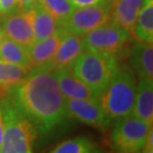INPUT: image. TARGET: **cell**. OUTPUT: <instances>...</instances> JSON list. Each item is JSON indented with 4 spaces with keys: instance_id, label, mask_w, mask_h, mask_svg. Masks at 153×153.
I'll return each mask as SVG.
<instances>
[{
    "instance_id": "6da1fadb",
    "label": "cell",
    "mask_w": 153,
    "mask_h": 153,
    "mask_svg": "<svg viewBox=\"0 0 153 153\" xmlns=\"http://www.w3.org/2000/svg\"><path fill=\"white\" fill-rule=\"evenodd\" d=\"M10 99L40 132H47L67 117L66 99L53 72H35L10 88Z\"/></svg>"
},
{
    "instance_id": "7a4b0ae2",
    "label": "cell",
    "mask_w": 153,
    "mask_h": 153,
    "mask_svg": "<svg viewBox=\"0 0 153 153\" xmlns=\"http://www.w3.org/2000/svg\"><path fill=\"white\" fill-rule=\"evenodd\" d=\"M4 116V133L0 153L33 152L38 129L10 97L0 100Z\"/></svg>"
},
{
    "instance_id": "3957f363",
    "label": "cell",
    "mask_w": 153,
    "mask_h": 153,
    "mask_svg": "<svg viewBox=\"0 0 153 153\" xmlns=\"http://www.w3.org/2000/svg\"><path fill=\"white\" fill-rule=\"evenodd\" d=\"M136 87V76L129 67L117 66L108 85L99 96L100 106L111 120L132 114Z\"/></svg>"
},
{
    "instance_id": "277c9868",
    "label": "cell",
    "mask_w": 153,
    "mask_h": 153,
    "mask_svg": "<svg viewBox=\"0 0 153 153\" xmlns=\"http://www.w3.org/2000/svg\"><path fill=\"white\" fill-rule=\"evenodd\" d=\"M117 66V59L114 55L85 50L71 70L99 97L108 85Z\"/></svg>"
},
{
    "instance_id": "5b68a950",
    "label": "cell",
    "mask_w": 153,
    "mask_h": 153,
    "mask_svg": "<svg viewBox=\"0 0 153 153\" xmlns=\"http://www.w3.org/2000/svg\"><path fill=\"white\" fill-rule=\"evenodd\" d=\"M151 126L133 114L114 119L111 131L112 147L115 151L122 153L141 152Z\"/></svg>"
},
{
    "instance_id": "8992f818",
    "label": "cell",
    "mask_w": 153,
    "mask_h": 153,
    "mask_svg": "<svg viewBox=\"0 0 153 153\" xmlns=\"http://www.w3.org/2000/svg\"><path fill=\"white\" fill-rule=\"evenodd\" d=\"M111 5L112 0H105L97 5L75 8L74 11L60 23V30L84 36L111 21Z\"/></svg>"
},
{
    "instance_id": "52a82bcc",
    "label": "cell",
    "mask_w": 153,
    "mask_h": 153,
    "mask_svg": "<svg viewBox=\"0 0 153 153\" xmlns=\"http://www.w3.org/2000/svg\"><path fill=\"white\" fill-rule=\"evenodd\" d=\"M130 34L111 21L82 36L85 50L115 55L119 53L129 39Z\"/></svg>"
},
{
    "instance_id": "ba28073f",
    "label": "cell",
    "mask_w": 153,
    "mask_h": 153,
    "mask_svg": "<svg viewBox=\"0 0 153 153\" xmlns=\"http://www.w3.org/2000/svg\"><path fill=\"white\" fill-rule=\"evenodd\" d=\"M66 111L67 117L102 131L108 129L112 121L103 111L99 99L66 100Z\"/></svg>"
},
{
    "instance_id": "9c48e42d",
    "label": "cell",
    "mask_w": 153,
    "mask_h": 153,
    "mask_svg": "<svg viewBox=\"0 0 153 153\" xmlns=\"http://www.w3.org/2000/svg\"><path fill=\"white\" fill-rule=\"evenodd\" d=\"M0 24L6 38L27 47L34 42L32 13L29 10L17 9L11 13L0 16Z\"/></svg>"
},
{
    "instance_id": "30bf717a",
    "label": "cell",
    "mask_w": 153,
    "mask_h": 153,
    "mask_svg": "<svg viewBox=\"0 0 153 153\" xmlns=\"http://www.w3.org/2000/svg\"><path fill=\"white\" fill-rule=\"evenodd\" d=\"M62 31L60 30L50 37L34 41L27 46L30 58V73L52 72L51 62L59 46Z\"/></svg>"
},
{
    "instance_id": "8fae6325",
    "label": "cell",
    "mask_w": 153,
    "mask_h": 153,
    "mask_svg": "<svg viewBox=\"0 0 153 153\" xmlns=\"http://www.w3.org/2000/svg\"><path fill=\"white\" fill-rule=\"evenodd\" d=\"M84 51L82 36L62 31L59 46L51 62L52 71L57 69H71Z\"/></svg>"
},
{
    "instance_id": "7c38bea8",
    "label": "cell",
    "mask_w": 153,
    "mask_h": 153,
    "mask_svg": "<svg viewBox=\"0 0 153 153\" xmlns=\"http://www.w3.org/2000/svg\"><path fill=\"white\" fill-rule=\"evenodd\" d=\"M53 74L66 100H97L90 88L74 75L71 69H57Z\"/></svg>"
},
{
    "instance_id": "4fadbf2b",
    "label": "cell",
    "mask_w": 153,
    "mask_h": 153,
    "mask_svg": "<svg viewBox=\"0 0 153 153\" xmlns=\"http://www.w3.org/2000/svg\"><path fill=\"white\" fill-rule=\"evenodd\" d=\"M129 69L138 79H153V46L136 41L132 45L128 59Z\"/></svg>"
},
{
    "instance_id": "5bb4252c",
    "label": "cell",
    "mask_w": 153,
    "mask_h": 153,
    "mask_svg": "<svg viewBox=\"0 0 153 153\" xmlns=\"http://www.w3.org/2000/svg\"><path fill=\"white\" fill-rule=\"evenodd\" d=\"M145 0H112L111 21L131 34Z\"/></svg>"
},
{
    "instance_id": "9a60e30c",
    "label": "cell",
    "mask_w": 153,
    "mask_h": 153,
    "mask_svg": "<svg viewBox=\"0 0 153 153\" xmlns=\"http://www.w3.org/2000/svg\"><path fill=\"white\" fill-rule=\"evenodd\" d=\"M132 114L146 123H153V79H138Z\"/></svg>"
},
{
    "instance_id": "2e32d148",
    "label": "cell",
    "mask_w": 153,
    "mask_h": 153,
    "mask_svg": "<svg viewBox=\"0 0 153 153\" xmlns=\"http://www.w3.org/2000/svg\"><path fill=\"white\" fill-rule=\"evenodd\" d=\"M32 13L34 41L45 39L60 31L59 22L37 2L30 8Z\"/></svg>"
},
{
    "instance_id": "e0dca14e",
    "label": "cell",
    "mask_w": 153,
    "mask_h": 153,
    "mask_svg": "<svg viewBox=\"0 0 153 153\" xmlns=\"http://www.w3.org/2000/svg\"><path fill=\"white\" fill-rule=\"evenodd\" d=\"M131 35L136 41L153 43V0H145L136 18Z\"/></svg>"
},
{
    "instance_id": "ac0fdd59",
    "label": "cell",
    "mask_w": 153,
    "mask_h": 153,
    "mask_svg": "<svg viewBox=\"0 0 153 153\" xmlns=\"http://www.w3.org/2000/svg\"><path fill=\"white\" fill-rule=\"evenodd\" d=\"M0 59L25 67L30 71V58L26 47L9 38L4 37L0 44Z\"/></svg>"
},
{
    "instance_id": "d6986e66",
    "label": "cell",
    "mask_w": 153,
    "mask_h": 153,
    "mask_svg": "<svg viewBox=\"0 0 153 153\" xmlns=\"http://www.w3.org/2000/svg\"><path fill=\"white\" fill-rule=\"evenodd\" d=\"M29 69L0 59V88H12L29 75Z\"/></svg>"
},
{
    "instance_id": "ffe728a7",
    "label": "cell",
    "mask_w": 153,
    "mask_h": 153,
    "mask_svg": "<svg viewBox=\"0 0 153 153\" xmlns=\"http://www.w3.org/2000/svg\"><path fill=\"white\" fill-rule=\"evenodd\" d=\"M97 146L93 140L85 136H76L59 143L51 149L54 153H91L97 152Z\"/></svg>"
},
{
    "instance_id": "44dd1931",
    "label": "cell",
    "mask_w": 153,
    "mask_h": 153,
    "mask_svg": "<svg viewBox=\"0 0 153 153\" xmlns=\"http://www.w3.org/2000/svg\"><path fill=\"white\" fill-rule=\"evenodd\" d=\"M38 3L48 11L59 24L74 11L75 7L70 0H38Z\"/></svg>"
},
{
    "instance_id": "7402d4cb",
    "label": "cell",
    "mask_w": 153,
    "mask_h": 153,
    "mask_svg": "<svg viewBox=\"0 0 153 153\" xmlns=\"http://www.w3.org/2000/svg\"><path fill=\"white\" fill-rule=\"evenodd\" d=\"M17 9V0H0V16L11 13Z\"/></svg>"
},
{
    "instance_id": "603a6c76",
    "label": "cell",
    "mask_w": 153,
    "mask_h": 153,
    "mask_svg": "<svg viewBox=\"0 0 153 153\" xmlns=\"http://www.w3.org/2000/svg\"><path fill=\"white\" fill-rule=\"evenodd\" d=\"M70 1H71L75 8H82L100 4V3L103 2L105 0H70Z\"/></svg>"
},
{
    "instance_id": "cb8c5ba5",
    "label": "cell",
    "mask_w": 153,
    "mask_h": 153,
    "mask_svg": "<svg viewBox=\"0 0 153 153\" xmlns=\"http://www.w3.org/2000/svg\"><path fill=\"white\" fill-rule=\"evenodd\" d=\"M143 153H152L153 152V129L152 126L148 131V134L146 136V140L144 143V147H143L142 151Z\"/></svg>"
},
{
    "instance_id": "d4e9b609",
    "label": "cell",
    "mask_w": 153,
    "mask_h": 153,
    "mask_svg": "<svg viewBox=\"0 0 153 153\" xmlns=\"http://www.w3.org/2000/svg\"><path fill=\"white\" fill-rule=\"evenodd\" d=\"M37 2L38 0H17L18 9H20V10H29Z\"/></svg>"
},
{
    "instance_id": "484cf974",
    "label": "cell",
    "mask_w": 153,
    "mask_h": 153,
    "mask_svg": "<svg viewBox=\"0 0 153 153\" xmlns=\"http://www.w3.org/2000/svg\"><path fill=\"white\" fill-rule=\"evenodd\" d=\"M3 133H4V116H3L2 105L0 102V148H1L3 141Z\"/></svg>"
},
{
    "instance_id": "4316f807",
    "label": "cell",
    "mask_w": 153,
    "mask_h": 153,
    "mask_svg": "<svg viewBox=\"0 0 153 153\" xmlns=\"http://www.w3.org/2000/svg\"><path fill=\"white\" fill-rule=\"evenodd\" d=\"M4 34H3V31H2V28H1V24H0V44H1V42L3 41V39H4Z\"/></svg>"
}]
</instances>
